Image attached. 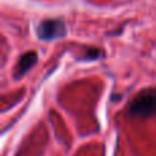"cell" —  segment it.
Masks as SVG:
<instances>
[{"instance_id": "1", "label": "cell", "mask_w": 156, "mask_h": 156, "mask_svg": "<svg viewBox=\"0 0 156 156\" xmlns=\"http://www.w3.org/2000/svg\"><path fill=\"white\" fill-rule=\"evenodd\" d=\"M130 116L148 119L156 115V89L148 88L141 90L132 99L127 107Z\"/></svg>"}, {"instance_id": "3", "label": "cell", "mask_w": 156, "mask_h": 156, "mask_svg": "<svg viewBox=\"0 0 156 156\" xmlns=\"http://www.w3.org/2000/svg\"><path fill=\"white\" fill-rule=\"evenodd\" d=\"M38 63V52L36 49H30L26 51L18 58V62L15 65V70H14V78L19 80L23 78Z\"/></svg>"}, {"instance_id": "2", "label": "cell", "mask_w": 156, "mask_h": 156, "mask_svg": "<svg viewBox=\"0 0 156 156\" xmlns=\"http://www.w3.org/2000/svg\"><path fill=\"white\" fill-rule=\"evenodd\" d=\"M34 34L43 43H54L67 36V25L62 18H43L34 25Z\"/></svg>"}, {"instance_id": "4", "label": "cell", "mask_w": 156, "mask_h": 156, "mask_svg": "<svg viewBox=\"0 0 156 156\" xmlns=\"http://www.w3.org/2000/svg\"><path fill=\"white\" fill-rule=\"evenodd\" d=\"M105 58V54L101 48L97 47H89L85 52H83L82 58H78V62H96V60H101Z\"/></svg>"}]
</instances>
